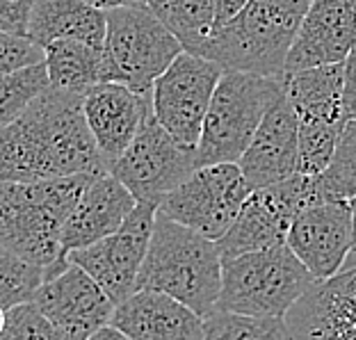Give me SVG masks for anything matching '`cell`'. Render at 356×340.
<instances>
[{"instance_id": "obj_1", "label": "cell", "mask_w": 356, "mask_h": 340, "mask_svg": "<svg viewBox=\"0 0 356 340\" xmlns=\"http://www.w3.org/2000/svg\"><path fill=\"white\" fill-rule=\"evenodd\" d=\"M110 165L89 131L85 96L51 87L0 131V178L44 181L108 174Z\"/></svg>"}, {"instance_id": "obj_2", "label": "cell", "mask_w": 356, "mask_h": 340, "mask_svg": "<svg viewBox=\"0 0 356 340\" xmlns=\"http://www.w3.org/2000/svg\"><path fill=\"white\" fill-rule=\"evenodd\" d=\"M92 174L44 181H3L0 185V242L23 261L48 270V281L71 265L62 231Z\"/></svg>"}, {"instance_id": "obj_3", "label": "cell", "mask_w": 356, "mask_h": 340, "mask_svg": "<svg viewBox=\"0 0 356 340\" xmlns=\"http://www.w3.org/2000/svg\"><path fill=\"white\" fill-rule=\"evenodd\" d=\"M222 272L224 258L215 240L158 215L137 290H160L206 320L217 311Z\"/></svg>"}, {"instance_id": "obj_4", "label": "cell", "mask_w": 356, "mask_h": 340, "mask_svg": "<svg viewBox=\"0 0 356 340\" xmlns=\"http://www.w3.org/2000/svg\"><path fill=\"white\" fill-rule=\"evenodd\" d=\"M313 0H249L247 7L215 30L201 58L224 71L286 76V62Z\"/></svg>"}, {"instance_id": "obj_5", "label": "cell", "mask_w": 356, "mask_h": 340, "mask_svg": "<svg viewBox=\"0 0 356 340\" xmlns=\"http://www.w3.org/2000/svg\"><path fill=\"white\" fill-rule=\"evenodd\" d=\"M286 76L224 71L204 121L197 165L240 163L274 105L286 96Z\"/></svg>"}, {"instance_id": "obj_6", "label": "cell", "mask_w": 356, "mask_h": 340, "mask_svg": "<svg viewBox=\"0 0 356 340\" xmlns=\"http://www.w3.org/2000/svg\"><path fill=\"white\" fill-rule=\"evenodd\" d=\"M220 311L256 318H286L318 283L288 245L224 258Z\"/></svg>"}, {"instance_id": "obj_7", "label": "cell", "mask_w": 356, "mask_h": 340, "mask_svg": "<svg viewBox=\"0 0 356 340\" xmlns=\"http://www.w3.org/2000/svg\"><path fill=\"white\" fill-rule=\"evenodd\" d=\"M185 51L151 7H117L108 12L105 62L110 83L149 94L156 80Z\"/></svg>"}, {"instance_id": "obj_8", "label": "cell", "mask_w": 356, "mask_h": 340, "mask_svg": "<svg viewBox=\"0 0 356 340\" xmlns=\"http://www.w3.org/2000/svg\"><path fill=\"white\" fill-rule=\"evenodd\" d=\"M252 192L238 163L204 165L167 194L158 215L217 242L238 220Z\"/></svg>"}, {"instance_id": "obj_9", "label": "cell", "mask_w": 356, "mask_h": 340, "mask_svg": "<svg viewBox=\"0 0 356 340\" xmlns=\"http://www.w3.org/2000/svg\"><path fill=\"white\" fill-rule=\"evenodd\" d=\"M222 76L217 62L183 51L153 85V115L185 149L197 151Z\"/></svg>"}, {"instance_id": "obj_10", "label": "cell", "mask_w": 356, "mask_h": 340, "mask_svg": "<svg viewBox=\"0 0 356 340\" xmlns=\"http://www.w3.org/2000/svg\"><path fill=\"white\" fill-rule=\"evenodd\" d=\"M197 167L194 151L178 144L160 126L156 115H151L110 172L140 204L160 206L167 194L174 192Z\"/></svg>"}, {"instance_id": "obj_11", "label": "cell", "mask_w": 356, "mask_h": 340, "mask_svg": "<svg viewBox=\"0 0 356 340\" xmlns=\"http://www.w3.org/2000/svg\"><path fill=\"white\" fill-rule=\"evenodd\" d=\"M158 220V206L137 204L124 226L92 247L69 254V261L92 274L96 283L121 304L137 290L142 265L147 261L149 245Z\"/></svg>"}, {"instance_id": "obj_12", "label": "cell", "mask_w": 356, "mask_h": 340, "mask_svg": "<svg viewBox=\"0 0 356 340\" xmlns=\"http://www.w3.org/2000/svg\"><path fill=\"white\" fill-rule=\"evenodd\" d=\"M354 238L350 201H325L306 208L290 226L286 245L318 281L343 272Z\"/></svg>"}, {"instance_id": "obj_13", "label": "cell", "mask_w": 356, "mask_h": 340, "mask_svg": "<svg viewBox=\"0 0 356 340\" xmlns=\"http://www.w3.org/2000/svg\"><path fill=\"white\" fill-rule=\"evenodd\" d=\"M35 304L69 340H87L94 331L110 325L117 306L92 274L76 263L46 281Z\"/></svg>"}, {"instance_id": "obj_14", "label": "cell", "mask_w": 356, "mask_h": 340, "mask_svg": "<svg viewBox=\"0 0 356 340\" xmlns=\"http://www.w3.org/2000/svg\"><path fill=\"white\" fill-rule=\"evenodd\" d=\"M356 48V0H313L290 48L286 76L343 64Z\"/></svg>"}, {"instance_id": "obj_15", "label": "cell", "mask_w": 356, "mask_h": 340, "mask_svg": "<svg viewBox=\"0 0 356 340\" xmlns=\"http://www.w3.org/2000/svg\"><path fill=\"white\" fill-rule=\"evenodd\" d=\"M286 322L290 340H356V270L318 281Z\"/></svg>"}, {"instance_id": "obj_16", "label": "cell", "mask_w": 356, "mask_h": 340, "mask_svg": "<svg viewBox=\"0 0 356 340\" xmlns=\"http://www.w3.org/2000/svg\"><path fill=\"white\" fill-rule=\"evenodd\" d=\"M153 115L151 92H135L124 83H101L85 94V117L110 167L124 156Z\"/></svg>"}, {"instance_id": "obj_17", "label": "cell", "mask_w": 356, "mask_h": 340, "mask_svg": "<svg viewBox=\"0 0 356 340\" xmlns=\"http://www.w3.org/2000/svg\"><path fill=\"white\" fill-rule=\"evenodd\" d=\"M238 165L252 190L288 181L299 174V119L288 96H283L267 112Z\"/></svg>"}, {"instance_id": "obj_18", "label": "cell", "mask_w": 356, "mask_h": 340, "mask_svg": "<svg viewBox=\"0 0 356 340\" xmlns=\"http://www.w3.org/2000/svg\"><path fill=\"white\" fill-rule=\"evenodd\" d=\"M112 325L131 340H204V318L160 290L140 288L115 306Z\"/></svg>"}, {"instance_id": "obj_19", "label": "cell", "mask_w": 356, "mask_h": 340, "mask_svg": "<svg viewBox=\"0 0 356 340\" xmlns=\"http://www.w3.org/2000/svg\"><path fill=\"white\" fill-rule=\"evenodd\" d=\"M140 204L133 192L126 188L119 178L108 172L92 178L85 194L80 197L74 213L69 215L62 231L64 252H78V249L92 247L103 238L117 233L135 206Z\"/></svg>"}, {"instance_id": "obj_20", "label": "cell", "mask_w": 356, "mask_h": 340, "mask_svg": "<svg viewBox=\"0 0 356 340\" xmlns=\"http://www.w3.org/2000/svg\"><path fill=\"white\" fill-rule=\"evenodd\" d=\"M286 96L299 126H345V62L286 76Z\"/></svg>"}, {"instance_id": "obj_21", "label": "cell", "mask_w": 356, "mask_h": 340, "mask_svg": "<svg viewBox=\"0 0 356 340\" xmlns=\"http://www.w3.org/2000/svg\"><path fill=\"white\" fill-rule=\"evenodd\" d=\"M28 37L44 48L58 39H78L105 48L108 12L89 5L87 0H37Z\"/></svg>"}, {"instance_id": "obj_22", "label": "cell", "mask_w": 356, "mask_h": 340, "mask_svg": "<svg viewBox=\"0 0 356 340\" xmlns=\"http://www.w3.org/2000/svg\"><path fill=\"white\" fill-rule=\"evenodd\" d=\"M46 69L51 87L62 92L85 96L96 85L110 83L105 48L78 42V39H58L46 46Z\"/></svg>"}, {"instance_id": "obj_23", "label": "cell", "mask_w": 356, "mask_h": 340, "mask_svg": "<svg viewBox=\"0 0 356 340\" xmlns=\"http://www.w3.org/2000/svg\"><path fill=\"white\" fill-rule=\"evenodd\" d=\"M149 7L188 53L201 55L217 30L215 0H151Z\"/></svg>"}, {"instance_id": "obj_24", "label": "cell", "mask_w": 356, "mask_h": 340, "mask_svg": "<svg viewBox=\"0 0 356 340\" xmlns=\"http://www.w3.org/2000/svg\"><path fill=\"white\" fill-rule=\"evenodd\" d=\"M204 340H290L286 318H256L217 309L204 320Z\"/></svg>"}, {"instance_id": "obj_25", "label": "cell", "mask_w": 356, "mask_h": 340, "mask_svg": "<svg viewBox=\"0 0 356 340\" xmlns=\"http://www.w3.org/2000/svg\"><path fill=\"white\" fill-rule=\"evenodd\" d=\"M46 281L48 270L23 261L10 249L0 247V306L3 311L35 302Z\"/></svg>"}, {"instance_id": "obj_26", "label": "cell", "mask_w": 356, "mask_h": 340, "mask_svg": "<svg viewBox=\"0 0 356 340\" xmlns=\"http://www.w3.org/2000/svg\"><path fill=\"white\" fill-rule=\"evenodd\" d=\"M48 89H51V76L46 64L5 74L0 80V124L7 126L19 119Z\"/></svg>"}, {"instance_id": "obj_27", "label": "cell", "mask_w": 356, "mask_h": 340, "mask_svg": "<svg viewBox=\"0 0 356 340\" xmlns=\"http://www.w3.org/2000/svg\"><path fill=\"white\" fill-rule=\"evenodd\" d=\"M325 201H352L356 197V119H350L329 167L318 174Z\"/></svg>"}, {"instance_id": "obj_28", "label": "cell", "mask_w": 356, "mask_h": 340, "mask_svg": "<svg viewBox=\"0 0 356 340\" xmlns=\"http://www.w3.org/2000/svg\"><path fill=\"white\" fill-rule=\"evenodd\" d=\"M345 126H299V174L318 176L325 172Z\"/></svg>"}, {"instance_id": "obj_29", "label": "cell", "mask_w": 356, "mask_h": 340, "mask_svg": "<svg viewBox=\"0 0 356 340\" xmlns=\"http://www.w3.org/2000/svg\"><path fill=\"white\" fill-rule=\"evenodd\" d=\"M0 340H69V336L55 327L35 302H30L3 311Z\"/></svg>"}, {"instance_id": "obj_30", "label": "cell", "mask_w": 356, "mask_h": 340, "mask_svg": "<svg viewBox=\"0 0 356 340\" xmlns=\"http://www.w3.org/2000/svg\"><path fill=\"white\" fill-rule=\"evenodd\" d=\"M37 64H46V48L42 44L28 35L0 32V74H14Z\"/></svg>"}, {"instance_id": "obj_31", "label": "cell", "mask_w": 356, "mask_h": 340, "mask_svg": "<svg viewBox=\"0 0 356 340\" xmlns=\"http://www.w3.org/2000/svg\"><path fill=\"white\" fill-rule=\"evenodd\" d=\"M37 0H0V30L12 35H28Z\"/></svg>"}, {"instance_id": "obj_32", "label": "cell", "mask_w": 356, "mask_h": 340, "mask_svg": "<svg viewBox=\"0 0 356 340\" xmlns=\"http://www.w3.org/2000/svg\"><path fill=\"white\" fill-rule=\"evenodd\" d=\"M345 117L356 119V48L345 62Z\"/></svg>"}, {"instance_id": "obj_33", "label": "cell", "mask_w": 356, "mask_h": 340, "mask_svg": "<svg viewBox=\"0 0 356 340\" xmlns=\"http://www.w3.org/2000/svg\"><path fill=\"white\" fill-rule=\"evenodd\" d=\"M249 0H215L217 5V28L224 26L226 21H231L233 16H238L247 7Z\"/></svg>"}, {"instance_id": "obj_34", "label": "cell", "mask_w": 356, "mask_h": 340, "mask_svg": "<svg viewBox=\"0 0 356 340\" xmlns=\"http://www.w3.org/2000/svg\"><path fill=\"white\" fill-rule=\"evenodd\" d=\"M87 3L103 12H110L117 10V7H149L151 0H87Z\"/></svg>"}, {"instance_id": "obj_35", "label": "cell", "mask_w": 356, "mask_h": 340, "mask_svg": "<svg viewBox=\"0 0 356 340\" xmlns=\"http://www.w3.org/2000/svg\"><path fill=\"white\" fill-rule=\"evenodd\" d=\"M87 340H131V338H128L124 331H121L119 327H115L110 322V325H105L99 331H94V334L89 336Z\"/></svg>"}, {"instance_id": "obj_36", "label": "cell", "mask_w": 356, "mask_h": 340, "mask_svg": "<svg viewBox=\"0 0 356 340\" xmlns=\"http://www.w3.org/2000/svg\"><path fill=\"white\" fill-rule=\"evenodd\" d=\"M350 204H352V217H354V238H352V249H350V256H347V261H345L343 272L356 270V197L350 201Z\"/></svg>"}]
</instances>
